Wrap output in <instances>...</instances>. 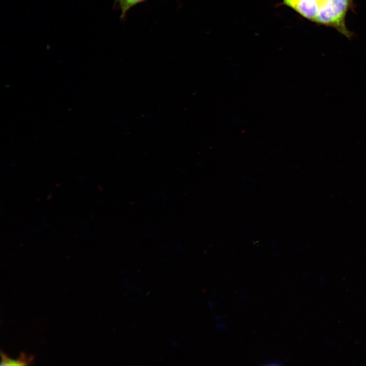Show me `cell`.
<instances>
[{
  "label": "cell",
  "instance_id": "6da1fadb",
  "mask_svg": "<svg viewBox=\"0 0 366 366\" xmlns=\"http://www.w3.org/2000/svg\"><path fill=\"white\" fill-rule=\"evenodd\" d=\"M352 0H325L320 6L315 22L333 27L347 37L351 36L345 25L346 13Z\"/></svg>",
  "mask_w": 366,
  "mask_h": 366
},
{
  "label": "cell",
  "instance_id": "7a4b0ae2",
  "mask_svg": "<svg viewBox=\"0 0 366 366\" xmlns=\"http://www.w3.org/2000/svg\"><path fill=\"white\" fill-rule=\"evenodd\" d=\"M320 4L316 0H294L289 6L303 17L315 21Z\"/></svg>",
  "mask_w": 366,
  "mask_h": 366
},
{
  "label": "cell",
  "instance_id": "3957f363",
  "mask_svg": "<svg viewBox=\"0 0 366 366\" xmlns=\"http://www.w3.org/2000/svg\"><path fill=\"white\" fill-rule=\"evenodd\" d=\"M145 0H115L114 6L115 8L121 10L120 19H123L128 11L134 6L142 3Z\"/></svg>",
  "mask_w": 366,
  "mask_h": 366
},
{
  "label": "cell",
  "instance_id": "277c9868",
  "mask_svg": "<svg viewBox=\"0 0 366 366\" xmlns=\"http://www.w3.org/2000/svg\"><path fill=\"white\" fill-rule=\"evenodd\" d=\"M2 363L1 365H27L33 360V357H27L24 354H21L20 357L14 360L8 358L5 354L1 353Z\"/></svg>",
  "mask_w": 366,
  "mask_h": 366
},
{
  "label": "cell",
  "instance_id": "5b68a950",
  "mask_svg": "<svg viewBox=\"0 0 366 366\" xmlns=\"http://www.w3.org/2000/svg\"><path fill=\"white\" fill-rule=\"evenodd\" d=\"M283 1H284V3L285 5H287V6H289V5H290L293 1H294V0H283ZM316 1H318L319 3H320V4H321V3H322V2H323L325 0H316Z\"/></svg>",
  "mask_w": 366,
  "mask_h": 366
}]
</instances>
